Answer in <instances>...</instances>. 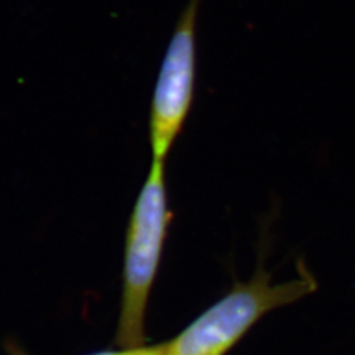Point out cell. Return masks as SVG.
<instances>
[{"mask_svg":"<svg viewBox=\"0 0 355 355\" xmlns=\"http://www.w3.org/2000/svg\"><path fill=\"white\" fill-rule=\"evenodd\" d=\"M171 224L164 163L153 160L133 206L126 231L120 313L114 343L120 348L146 343V314Z\"/></svg>","mask_w":355,"mask_h":355,"instance_id":"obj_1","label":"cell"},{"mask_svg":"<svg viewBox=\"0 0 355 355\" xmlns=\"http://www.w3.org/2000/svg\"><path fill=\"white\" fill-rule=\"evenodd\" d=\"M315 291L317 282L308 271L297 279L271 284V274L259 265L249 282L236 283L173 339L164 342V355H227L263 315Z\"/></svg>","mask_w":355,"mask_h":355,"instance_id":"obj_2","label":"cell"},{"mask_svg":"<svg viewBox=\"0 0 355 355\" xmlns=\"http://www.w3.org/2000/svg\"><path fill=\"white\" fill-rule=\"evenodd\" d=\"M202 0H188L166 48L155 82L150 144L153 160L166 162L190 113L196 86V28Z\"/></svg>","mask_w":355,"mask_h":355,"instance_id":"obj_3","label":"cell"},{"mask_svg":"<svg viewBox=\"0 0 355 355\" xmlns=\"http://www.w3.org/2000/svg\"><path fill=\"white\" fill-rule=\"evenodd\" d=\"M6 351L9 355H30L24 349H21L17 343H8ZM164 354V342L159 345H139L130 348H119V349H104L96 351L86 355H162Z\"/></svg>","mask_w":355,"mask_h":355,"instance_id":"obj_4","label":"cell"},{"mask_svg":"<svg viewBox=\"0 0 355 355\" xmlns=\"http://www.w3.org/2000/svg\"><path fill=\"white\" fill-rule=\"evenodd\" d=\"M162 355H164V354H162Z\"/></svg>","mask_w":355,"mask_h":355,"instance_id":"obj_5","label":"cell"}]
</instances>
